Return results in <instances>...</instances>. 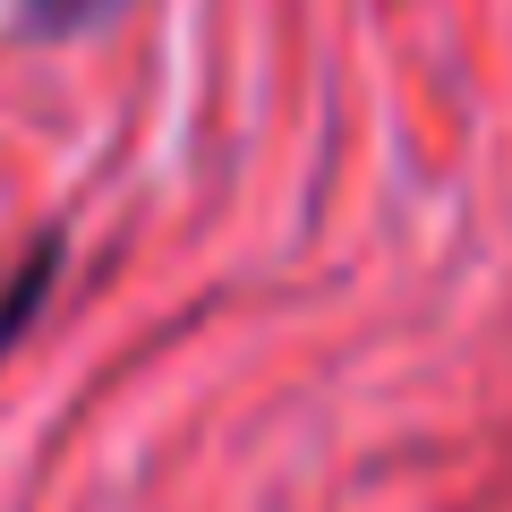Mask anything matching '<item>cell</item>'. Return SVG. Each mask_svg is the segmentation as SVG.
I'll return each mask as SVG.
<instances>
[{
  "label": "cell",
  "mask_w": 512,
  "mask_h": 512,
  "mask_svg": "<svg viewBox=\"0 0 512 512\" xmlns=\"http://www.w3.org/2000/svg\"><path fill=\"white\" fill-rule=\"evenodd\" d=\"M52 282H60V231H43L35 248L18 256V274H9V291H0V359L18 350V333L43 316V299H52Z\"/></svg>",
  "instance_id": "cell-1"
},
{
  "label": "cell",
  "mask_w": 512,
  "mask_h": 512,
  "mask_svg": "<svg viewBox=\"0 0 512 512\" xmlns=\"http://www.w3.org/2000/svg\"><path fill=\"white\" fill-rule=\"evenodd\" d=\"M120 0H26V18L43 26V35H69V26H94V18H111Z\"/></svg>",
  "instance_id": "cell-2"
}]
</instances>
